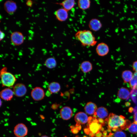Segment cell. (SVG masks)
Instances as JSON below:
<instances>
[{
	"mask_svg": "<svg viewBox=\"0 0 137 137\" xmlns=\"http://www.w3.org/2000/svg\"><path fill=\"white\" fill-rule=\"evenodd\" d=\"M75 37L83 46H94L97 42L92 31L88 30H79L75 34Z\"/></svg>",
	"mask_w": 137,
	"mask_h": 137,
	"instance_id": "1",
	"label": "cell"
},
{
	"mask_svg": "<svg viewBox=\"0 0 137 137\" xmlns=\"http://www.w3.org/2000/svg\"><path fill=\"white\" fill-rule=\"evenodd\" d=\"M33 3V1L31 0H28L26 1V5L30 7H31L32 6Z\"/></svg>",
	"mask_w": 137,
	"mask_h": 137,
	"instance_id": "29",
	"label": "cell"
},
{
	"mask_svg": "<svg viewBox=\"0 0 137 137\" xmlns=\"http://www.w3.org/2000/svg\"><path fill=\"white\" fill-rule=\"evenodd\" d=\"M102 135L101 133L99 131L96 134L95 136L96 137H101Z\"/></svg>",
	"mask_w": 137,
	"mask_h": 137,
	"instance_id": "32",
	"label": "cell"
},
{
	"mask_svg": "<svg viewBox=\"0 0 137 137\" xmlns=\"http://www.w3.org/2000/svg\"><path fill=\"white\" fill-rule=\"evenodd\" d=\"M56 60L53 57H49L47 59L45 62V65L49 69L55 68L57 66Z\"/></svg>",
	"mask_w": 137,
	"mask_h": 137,
	"instance_id": "24",
	"label": "cell"
},
{
	"mask_svg": "<svg viewBox=\"0 0 137 137\" xmlns=\"http://www.w3.org/2000/svg\"><path fill=\"white\" fill-rule=\"evenodd\" d=\"M0 40L1 41L4 38L5 35L4 32L2 31L1 30H0Z\"/></svg>",
	"mask_w": 137,
	"mask_h": 137,
	"instance_id": "30",
	"label": "cell"
},
{
	"mask_svg": "<svg viewBox=\"0 0 137 137\" xmlns=\"http://www.w3.org/2000/svg\"><path fill=\"white\" fill-rule=\"evenodd\" d=\"M134 123H137V112L135 113L134 115Z\"/></svg>",
	"mask_w": 137,
	"mask_h": 137,
	"instance_id": "31",
	"label": "cell"
},
{
	"mask_svg": "<svg viewBox=\"0 0 137 137\" xmlns=\"http://www.w3.org/2000/svg\"><path fill=\"white\" fill-rule=\"evenodd\" d=\"M17 137V136H15V137Z\"/></svg>",
	"mask_w": 137,
	"mask_h": 137,
	"instance_id": "36",
	"label": "cell"
},
{
	"mask_svg": "<svg viewBox=\"0 0 137 137\" xmlns=\"http://www.w3.org/2000/svg\"><path fill=\"white\" fill-rule=\"evenodd\" d=\"M74 119L77 124H83L88 121L89 118L87 114L83 112H79L76 114Z\"/></svg>",
	"mask_w": 137,
	"mask_h": 137,
	"instance_id": "12",
	"label": "cell"
},
{
	"mask_svg": "<svg viewBox=\"0 0 137 137\" xmlns=\"http://www.w3.org/2000/svg\"><path fill=\"white\" fill-rule=\"evenodd\" d=\"M134 109L132 107H130L128 110L129 112L130 113H132Z\"/></svg>",
	"mask_w": 137,
	"mask_h": 137,
	"instance_id": "33",
	"label": "cell"
},
{
	"mask_svg": "<svg viewBox=\"0 0 137 137\" xmlns=\"http://www.w3.org/2000/svg\"><path fill=\"white\" fill-rule=\"evenodd\" d=\"M0 77L2 86L8 87L13 86L16 80L12 74L7 71L6 67H3L1 70Z\"/></svg>",
	"mask_w": 137,
	"mask_h": 137,
	"instance_id": "3",
	"label": "cell"
},
{
	"mask_svg": "<svg viewBox=\"0 0 137 137\" xmlns=\"http://www.w3.org/2000/svg\"><path fill=\"white\" fill-rule=\"evenodd\" d=\"M10 39L12 44L14 45L19 46L23 43L24 37L21 32L16 31L12 32L10 36Z\"/></svg>",
	"mask_w": 137,
	"mask_h": 137,
	"instance_id": "5",
	"label": "cell"
},
{
	"mask_svg": "<svg viewBox=\"0 0 137 137\" xmlns=\"http://www.w3.org/2000/svg\"><path fill=\"white\" fill-rule=\"evenodd\" d=\"M45 93L43 89L39 87L34 88L31 91V95L32 99L35 101L41 100L44 98Z\"/></svg>",
	"mask_w": 137,
	"mask_h": 137,
	"instance_id": "6",
	"label": "cell"
},
{
	"mask_svg": "<svg viewBox=\"0 0 137 137\" xmlns=\"http://www.w3.org/2000/svg\"><path fill=\"white\" fill-rule=\"evenodd\" d=\"M91 2L90 0H79L78 1L79 8L83 10H87L90 7Z\"/></svg>",
	"mask_w": 137,
	"mask_h": 137,
	"instance_id": "22",
	"label": "cell"
},
{
	"mask_svg": "<svg viewBox=\"0 0 137 137\" xmlns=\"http://www.w3.org/2000/svg\"><path fill=\"white\" fill-rule=\"evenodd\" d=\"M68 11L63 8H59L54 12L56 19L60 22L66 21L68 17Z\"/></svg>",
	"mask_w": 137,
	"mask_h": 137,
	"instance_id": "10",
	"label": "cell"
},
{
	"mask_svg": "<svg viewBox=\"0 0 137 137\" xmlns=\"http://www.w3.org/2000/svg\"><path fill=\"white\" fill-rule=\"evenodd\" d=\"M4 8L6 12L9 14L14 13L17 9L16 3L11 0L6 1L4 4Z\"/></svg>",
	"mask_w": 137,
	"mask_h": 137,
	"instance_id": "9",
	"label": "cell"
},
{
	"mask_svg": "<svg viewBox=\"0 0 137 137\" xmlns=\"http://www.w3.org/2000/svg\"><path fill=\"white\" fill-rule=\"evenodd\" d=\"M60 114L62 119L65 120H67L71 118L73 115V112L70 107L65 106L61 109Z\"/></svg>",
	"mask_w": 137,
	"mask_h": 137,
	"instance_id": "14",
	"label": "cell"
},
{
	"mask_svg": "<svg viewBox=\"0 0 137 137\" xmlns=\"http://www.w3.org/2000/svg\"><path fill=\"white\" fill-rule=\"evenodd\" d=\"M13 132L16 136L24 137L28 134V129L25 124L19 123L14 127Z\"/></svg>",
	"mask_w": 137,
	"mask_h": 137,
	"instance_id": "4",
	"label": "cell"
},
{
	"mask_svg": "<svg viewBox=\"0 0 137 137\" xmlns=\"http://www.w3.org/2000/svg\"><path fill=\"white\" fill-rule=\"evenodd\" d=\"M56 4L61 6L63 8L68 11L74 7L75 4V1L74 0H65Z\"/></svg>",
	"mask_w": 137,
	"mask_h": 137,
	"instance_id": "16",
	"label": "cell"
},
{
	"mask_svg": "<svg viewBox=\"0 0 137 137\" xmlns=\"http://www.w3.org/2000/svg\"><path fill=\"white\" fill-rule=\"evenodd\" d=\"M109 51L108 45L104 42H101L97 45L96 51L97 55L100 56H104L107 55Z\"/></svg>",
	"mask_w": 137,
	"mask_h": 137,
	"instance_id": "8",
	"label": "cell"
},
{
	"mask_svg": "<svg viewBox=\"0 0 137 137\" xmlns=\"http://www.w3.org/2000/svg\"><path fill=\"white\" fill-rule=\"evenodd\" d=\"M92 63L88 61H85L82 62L79 66L80 70L83 73H86L91 71L93 69Z\"/></svg>",
	"mask_w": 137,
	"mask_h": 137,
	"instance_id": "17",
	"label": "cell"
},
{
	"mask_svg": "<svg viewBox=\"0 0 137 137\" xmlns=\"http://www.w3.org/2000/svg\"><path fill=\"white\" fill-rule=\"evenodd\" d=\"M95 113L97 117L102 119L107 117L108 115L107 109L103 107H101L97 108Z\"/></svg>",
	"mask_w": 137,
	"mask_h": 137,
	"instance_id": "21",
	"label": "cell"
},
{
	"mask_svg": "<svg viewBox=\"0 0 137 137\" xmlns=\"http://www.w3.org/2000/svg\"><path fill=\"white\" fill-rule=\"evenodd\" d=\"M128 130L131 133L134 134L137 133V123H133L131 124Z\"/></svg>",
	"mask_w": 137,
	"mask_h": 137,
	"instance_id": "26",
	"label": "cell"
},
{
	"mask_svg": "<svg viewBox=\"0 0 137 137\" xmlns=\"http://www.w3.org/2000/svg\"><path fill=\"white\" fill-rule=\"evenodd\" d=\"M96 105L94 103L91 102H88L85 105L84 109L87 114L91 115L94 114L97 109Z\"/></svg>",
	"mask_w": 137,
	"mask_h": 137,
	"instance_id": "15",
	"label": "cell"
},
{
	"mask_svg": "<svg viewBox=\"0 0 137 137\" xmlns=\"http://www.w3.org/2000/svg\"><path fill=\"white\" fill-rule=\"evenodd\" d=\"M130 103L129 102H127L125 103V105L126 106L129 107L130 105Z\"/></svg>",
	"mask_w": 137,
	"mask_h": 137,
	"instance_id": "34",
	"label": "cell"
},
{
	"mask_svg": "<svg viewBox=\"0 0 137 137\" xmlns=\"http://www.w3.org/2000/svg\"><path fill=\"white\" fill-rule=\"evenodd\" d=\"M41 137H49L48 136L46 135H43Z\"/></svg>",
	"mask_w": 137,
	"mask_h": 137,
	"instance_id": "35",
	"label": "cell"
},
{
	"mask_svg": "<svg viewBox=\"0 0 137 137\" xmlns=\"http://www.w3.org/2000/svg\"><path fill=\"white\" fill-rule=\"evenodd\" d=\"M14 93L13 90L9 88H5L1 91L0 95L1 98L6 101H10L12 99Z\"/></svg>",
	"mask_w": 137,
	"mask_h": 137,
	"instance_id": "11",
	"label": "cell"
},
{
	"mask_svg": "<svg viewBox=\"0 0 137 137\" xmlns=\"http://www.w3.org/2000/svg\"><path fill=\"white\" fill-rule=\"evenodd\" d=\"M13 91L15 96L21 97L25 95L27 91V89L24 84L18 83L14 86Z\"/></svg>",
	"mask_w": 137,
	"mask_h": 137,
	"instance_id": "7",
	"label": "cell"
},
{
	"mask_svg": "<svg viewBox=\"0 0 137 137\" xmlns=\"http://www.w3.org/2000/svg\"><path fill=\"white\" fill-rule=\"evenodd\" d=\"M126 120L122 115L118 116L111 113L105 121L108 124V129L116 132L122 130Z\"/></svg>",
	"mask_w": 137,
	"mask_h": 137,
	"instance_id": "2",
	"label": "cell"
},
{
	"mask_svg": "<svg viewBox=\"0 0 137 137\" xmlns=\"http://www.w3.org/2000/svg\"><path fill=\"white\" fill-rule=\"evenodd\" d=\"M113 137H126L125 133L121 130L116 131L113 134Z\"/></svg>",
	"mask_w": 137,
	"mask_h": 137,
	"instance_id": "27",
	"label": "cell"
},
{
	"mask_svg": "<svg viewBox=\"0 0 137 137\" xmlns=\"http://www.w3.org/2000/svg\"><path fill=\"white\" fill-rule=\"evenodd\" d=\"M61 87L60 84L56 82H53L49 84L48 91L51 94L56 93L59 92L61 90Z\"/></svg>",
	"mask_w": 137,
	"mask_h": 137,
	"instance_id": "20",
	"label": "cell"
},
{
	"mask_svg": "<svg viewBox=\"0 0 137 137\" xmlns=\"http://www.w3.org/2000/svg\"></svg>",
	"mask_w": 137,
	"mask_h": 137,
	"instance_id": "37",
	"label": "cell"
},
{
	"mask_svg": "<svg viewBox=\"0 0 137 137\" xmlns=\"http://www.w3.org/2000/svg\"><path fill=\"white\" fill-rule=\"evenodd\" d=\"M130 93L127 88L122 87L118 90L117 95L119 98L122 99H128L129 98Z\"/></svg>",
	"mask_w": 137,
	"mask_h": 137,
	"instance_id": "18",
	"label": "cell"
},
{
	"mask_svg": "<svg viewBox=\"0 0 137 137\" xmlns=\"http://www.w3.org/2000/svg\"><path fill=\"white\" fill-rule=\"evenodd\" d=\"M132 67L133 70L137 72V61L134 62L132 64Z\"/></svg>",
	"mask_w": 137,
	"mask_h": 137,
	"instance_id": "28",
	"label": "cell"
},
{
	"mask_svg": "<svg viewBox=\"0 0 137 137\" xmlns=\"http://www.w3.org/2000/svg\"><path fill=\"white\" fill-rule=\"evenodd\" d=\"M98 121L95 120L91 123L89 125V130L93 134H96L99 132L101 128V125L98 123Z\"/></svg>",
	"mask_w": 137,
	"mask_h": 137,
	"instance_id": "19",
	"label": "cell"
},
{
	"mask_svg": "<svg viewBox=\"0 0 137 137\" xmlns=\"http://www.w3.org/2000/svg\"><path fill=\"white\" fill-rule=\"evenodd\" d=\"M132 72L129 70L124 71L122 73V78L125 83L130 82L133 76Z\"/></svg>",
	"mask_w": 137,
	"mask_h": 137,
	"instance_id": "23",
	"label": "cell"
},
{
	"mask_svg": "<svg viewBox=\"0 0 137 137\" xmlns=\"http://www.w3.org/2000/svg\"><path fill=\"white\" fill-rule=\"evenodd\" d=\"M89 27L90 29L94 31L99 30L102 27V25L100 21L96 18L91 19L89 23Z\"/></svg>",
	"mask_w": 137,
	"mask_h": 137,
	"instance_id": "13",
	"label": "cell"
},
{
	"mask_svg": "<svg viewBox=\"0 0 137 137\" xmlns=\"http://www.w3.org/2000/svg\"><path fill=\"white\" fill-rule=\"evenodd\" d=\"M131 88L132 89H135L137 88V72H135L133 77L129 82Z\"/></svg>",
	"mask_w": 137,
	"mask_h": 137,
	"instance_id": "25",
	"label": "cell"
}]
</instances>
